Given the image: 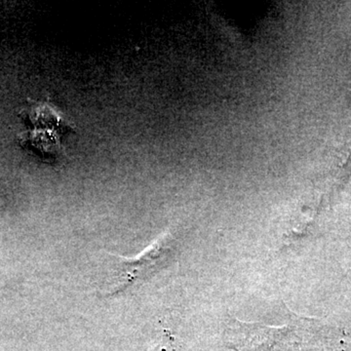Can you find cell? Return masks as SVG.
I'll list each match as a JSON object with an SVG mask.
<instances>
[{
    "label": "cell",
    "instance_id": "cell-1",
    "mask_svg": "<svg viewBox=\"0 0 351 351\" xmlns=\"http://www.w3.org/2000/svg\"><path fill=\"white\" fill-rule=\"evenodd\" d=\"M177 250V239L169 232L163 233L137 257L127 258L108 253L114 258V276L110 290L101 291L107 298L115 297L156 276L170 265Z\"/></svg>",
    "mask_w": 351,
    "mask_h": 351
}]
</instances>
